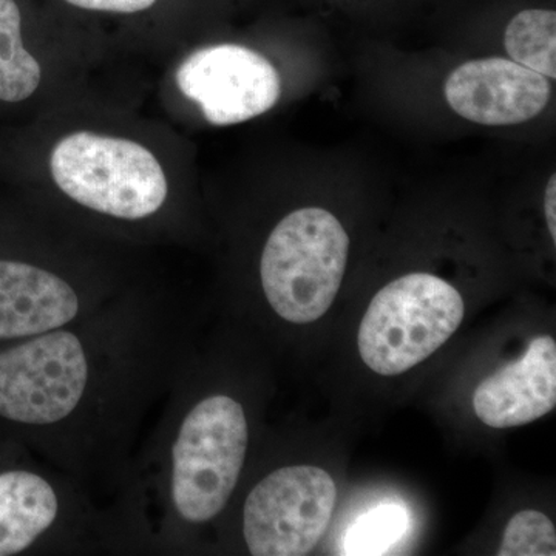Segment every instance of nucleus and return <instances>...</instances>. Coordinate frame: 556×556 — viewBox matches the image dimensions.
I'll return each mask as SVG.
<instances>
[{"instance_id": "f257e3e1", "label": "nucleus", "mask_w": 556, "mask_h": 556, "mask_svg": "<svg viewBox=\"0 0 556 556\" xmlns=\"http://www.w3.org/2000/svg\"><path fill=\"white\" fill-rule=\"evenodd\" d=\"M350 237L331 212L299 208L270 232L263 249V291L278 316L308 325L331 308L345 276Z\"/></svg>"}, {"instance_id": "f03ea898", "label": "nucleus", "mask_w": 556, "mask_h": 556, "mask_svg": "<svg viewBox=\"0 0 556 556\" xmlns=\"http://www.w3.org/2000/svg\"><path fill=\"white\" fill-rule=\"evenodd\" d=\"M464 300L447 281L408 274L380 289L358 328L362 361L380 376H399L427 361L460 327Z\"/></svg>"}, {"instance_id": "7ed1b4c3", "label": "nucleus", "mask_w": 556, "mask_h": 556, "mask_svg": "<svg viewBox=\"0 0 556 556\" xmlns=\"http://www.w3.org/2000/svg\"><path fill=\"white\" fill-rule=\"evenodd\" d=\"M50 170L65 195L110 217H150L167 199L160 161L130 139L76 131L51 150Z\"/></svg>"}, {"instance_id": "20e7f679", "label": "nucleus", "mask_w": 556, "mask_h": 556, "mask_svg": "<svg viewBox=\"0 0 556 556\" xmlns=\"http://www.w3.org/2000/svg\"><path fill=\"white\" fill-rule=\"evenodd\" d=\"M248 441L247 415L232 397L211 396L190 409L172 452V500L186 521L206 522L226 507Z\"/></svg>"}, {"instance_id": "39448f33", "label": "nucleus", "mask_w": 556, "mask_h": 556, "mask_svg": "<svg viewBox=\"0 0 556 556\" xmlns=\"http://www.w3.org/2000/svg\"><path fill=\"white\" fill-rule=\"evenodd\" d=\"M338 486L314 466L278 468L249 493L243 533L254 556L308 555L327 532Z\"/></svg>"}, {"instance_id": "423d86ee", "label": "nucleus", "mask_w": 556, "mask_h": 556, "mask_svg": "<svg viewBox=\"0 0 556 556\" xmlns=\"http://www.w3.org/2000/svg\"><path fill=\"white\" fill-rule=\"evenodd\" d=\"M89 364L68 331H49L0 353V416L27 426L60 422L84 396Z\"/></svg>"}, {"instance_id": "0eeeda50", "label": "nucleus", "mask_w": 556, "mask_h": 556, "mask_svg": "<svg viewBox=\"0 0 556 556\" xmlns=\"http://www.w3.org/2000/svg\"><path fill=\"white\" fill-rule=\"evenodd\" d=\"M177 84L214 126L257 118L269 112L281 94L277 68L257 51L237 43L193 51L179 65Z\"/></svg>"}, {"instance_id": "6e6552de", "label": "nucleus", "mask_w": 556, "mask_h": 556, "mask_svg": "<svg viewBox=\"0 0 556 556\" xmlns=\"http://www.w3.org/2000/svg\"><path fill=\"white\" fill-rule=\"evenodd\" d=\"M551 94L546 76L504 58L468 61L445 83L450 108L482 126H511L536 118Z\"/></svg>"}, {"instance_id": "1a4fd4ad", "label": "nucleus", "mask_w": 556, "mask_h": 556, "mask_svg": "<svg viewBox=\"0 0 556 556\" xmlns=\"http://www.w3.org/2000/svg\"><path fill=\"white\" fill-rule=\"evenodd\" d=\"M556 405V343L541 336L525 356L482 380L473 394L478 419L492 428L526 426Z\"/></svg>"}, {"instance_id": "9d476101", "label": "nucleus", "mask_w": 556, "mask_h": 556, "mask_svg": "<svg viewBox=\"0 0 556 556\" xmlns=\"http://www.w3.org/2000/svg\"><path fill=\"white\" fill-rule=\"evenodd\" d=\"M79 299L56 274L0 260V339L30 338L70 324Z\"/></svg>"}, {"instance_id": "9b49d317", "label": "nucleus", "mask_w": 556, "mask_h": 556, "mask_svg": "<svg viewBox=\"0 0 556 556\" xmlns=\"http://www.w3.org/2000/svg\"><path fill=\"white\" fill-rule=\"evenodd\" d=\"M56 493L39 475L7 471L0 475V556L21 554L58 517Z\"/></svg>"}, {"instance_id": "f8f14e48", "label": "nucleus", "mask_w": 556, "mask_h": 556, "mask_svg": "<svg viewBox=\"0 0 556 556\" xmlns=\"http://www.w3.org/2000/svg\"><path fill=\"white\" fill-rule=\"evenodd\" d=\"M42 70L22 42V13L16 0H0V101L28 100L38 90Z\"/></svg>"}, {"instance_id": "ddd939ff", "label": "nucleus", "mask_w": 556, "mask_h": 556, "mask_svg": "<svg viewBox=\"0 0 556 556\" xmlns=\"http://www.w3.org/2000/svg\"><path fill=\"white\" fill-rule=\"evenodd\" d=\"M504 47L511 61L556 78V13L552 10H526L507 25Z\"/></svg>"}, {"instance_id": "4468645a", "label": "nucleus", "mask_w": 556, "mask_h": 556, "mask_svg": "<svg viewBox=\"0 0 556 556\" xmlns=\"http://www.w3.org/2000/svg\"><path fill=\"white\" fill-rule=\"evenodd\" d=\"M408 529V515L397 504H383L362 515L348 530L345 555H382Z\"/></svg>"}, {"instance_id": "2eb2a0df", "label": "nucleus", "mask_w": 556, "mask_h": 556, "mask_svg": "<svg viewBox=\"0 0 556 556\" xmlns=\"http://www.w3.org/2000/svg\"><path fill=\"white\" fill-rule=\"evenodd\" d=\"M497 555H556V533L551 519L541 511H519L508 522Z\"/></svg>"}, {"instance_id": "dca6fc26", "label": "nucleus", "mask_w": 556, "mask_h": 556, "mask_svg": "<svg viewBox=\"0 0 556 556\" xmlns=\"http://www.w3.org/2000/svg\"><path fill=\"white\" fill-rule=\"evenodd\" d=\"M70 7L94 13L137 14L144 13L159 3V0H64Z\"/></svg>"}, {"instance_id": "f3484780", "label": "nucleus", "mask_w": 556, "mask_h": 556, "mask_svg": "<svg viewBox=\"0 0 556 556\" xmlns=\"http://www.w3.org/2000/svg\"><path fill=\"white\" fill-rule=\"evenodd\" d=\"M556 178L555 175H552V178L548 179V185L546 189V197H544V211H546V219L548 230H551V236L554 241H556Z\"/></svg>"}]
</instances>
